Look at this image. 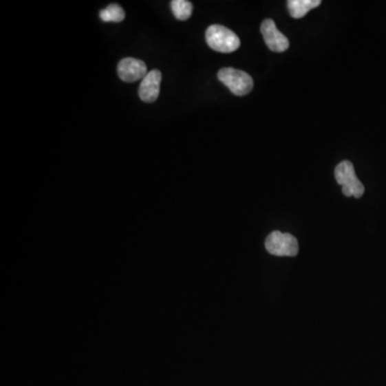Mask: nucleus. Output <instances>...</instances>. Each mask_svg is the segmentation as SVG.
<instances>
[{
	"label": "nucleus",
	"instance_id": "obj_6",
	"mask_svg": "<svg viewBox=\"0 0 386 386\" xmlns=\"http://www.w3.org/2000/svg\"><path fill=\"white\" fill-rule=\"evenodd\" d=\"M117 73L120 80L127 83H134L143 80L147 74V66L141 59L127 57L119 61Z\"/></svg>",
	"mask_w": 386,
	"mask_h": 386
},
{
	"label": "nucleus",
	"instance_id": "obj_3",
	"mask_svg": "<svg viewBox=\"0 0 386 386\" xmlns=\"http://www.w3.org/2000/svg\"><path fill=\"white\" fill-rule=\"evenodd\" d=\"M220 82L238 97L248 95L253 88V80L248 73L234 68H222L218 72Z\"/></svg>",
	"mask_w": 386,
	"mask_h": 386
},
{
	"label": "nucleus",
	"instance_id": "obj_9",
	"mask_svg": "<svg viewBox=\"0 0 386 386\" xmlns=\"http://www.w3.org/2000/svg\"><path fill=\"white\" fill-rule=\"evenodd\" d=\"M125 17H126V13H125L124 9L115 3L107 6L105 10L100 11V19L105 23H120L125 20Z\"/></svg>",
	"mask_w": 386,
	"mask_h": 386
},
{
	"label": "nucleus",
	"instance_id": "obj_10",
	"mask_svg": "<svg viewBox=\"0 0 386 386\" xmlns=\"http://www.w3.org/2000/svg\"><path fill=\"white\" fill-rule=\"evenodd\" d=\"M171 9L178 20L187 21L191 17L193 6L187 0H173Z\"/></svg>",
	"mask_w": 386,
	"mask_h": 386
},
{
	"label": "nucleus",
	"instance_id": "obj_7",
	"mask_svg": "<svg viewBox=\"0 0 386 386\" xmlns=\"http://www.w3.org/2000/svg\"><path fill=\"white\" fill-rule=\"evenodd\" d=\"M162 76L159 70H151L146 74L139 86V96L146 103H155L160 94V83Z\"/></svg>",
	"mask_w": 386,
	"mask_h": 386
},
{
	"label": "nucleus",
	"instance_id": "obj_1",
	"mask_svg": "<svg viewBox=\"0 0 386 386\" xmlns=\"http://www.w3.org/2000/svg\"><path fill=\"white\" fill-rule=\"evenodd\" d=\"M205 36L208 47L219 53H233L241 47V40L236 34L222 25L209 26Z\"/></svg>",
	"mask_w": 386,
	"mask_h": 386
},
{
	"label": "nucleus",
	"instance_id": "obj_5",
	"mask_svg": "<svg viewBox=\"0 0 386 386\" xmlns=\"http://www.w3.org/2000/svg\"><path fill=\"white\" fill-rule=\"evenodd\" d=\"M261 32L264 38L265 44L270 51L282 53L289 49V39L278 30L274 21L265 20L261 25Z\"/></svg>",
	"mask_w": 386,
	"mask_h": 386
},
{
	"label": "nucleus",
	"instance_id": "obj_8",
	"mask_svg": "<svg viewBox=\"0 0 386 386\" xmlns=\"http://www.w3.org/2000/svg\"><path fill=\"white\" fill-rule=\"evenodd\" d=\"M321 5V0H289L288 9L293 19H301L309 11Z\"/></svg>",
	"mask_w": 386,
	"mask_h": 386
},
{
	"label": "nucleus",
	"instance_id": "obj_4",
	"mask_svg": "<svg viewBox=\"0 0 386 386\" xmlns=\"http://www.w3.org/2000/svg\"><path fill=\"white\" fill-rule=\"evenodd\" d=\"M265 248L276 257H295L299 253V242L291 234L274 231L266 238Z\"/></svg>",
	"mask_w": 386,
	"mask_h": 386
},
{
	"label": "nucleus",
	"instance_id": "obj_2",
	"mask_svg": "<svg viewBox=\"0 0 386 386\" xmlns=\"http://www.w3.org/2000/svg\"><path fill=\"white\" fill-rule=\"evenodd\" d=\"M335 178L341 187L345 197L360 199L365 192V187L355 174L354 167L350 161L340 162L335 169Z\"/></svg>",
	"mask_w": 386,
	"mask_h": 386
}]
</instances>
